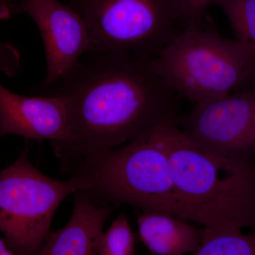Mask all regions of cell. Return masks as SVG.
<instances>
[{
	"instance_id": "6da1fadb",
	"label": "cell",
	"mask_w": 255,
	"mask_h": 255,
	"mask_svg": "<svg viewBox=\"0 0 255 255\" xmlns=\"http://www.w3.org/2000/svg\"><path fill=\"white\" fill-rule=\"evenodd\" d=\"M90 55L53 86L38 91L59 97L66 107L65 135L51 142L63 173L89 156L179 117L180 97L154 72L150 58L127 52Z\"/></svg>"
},
{
	"instance_id": "7a4b0ae2",
	"label": "cell",
	"mask_w": 255,
	"mask_h": 255,
	"mask_svg": "<svg viewBox=\"0 0 255 255\" xmlns=\"http://www.w3.org/2000/svg\"><path fill=\"white\" fill-rule=\"evenodd\" d=\"M164 121L159 136L168 156L182 219L204 226L255 231V162L223 158Z\"/></svg>"
},
{
	"instance_id": "3957f363",
	"label": "cell",
	"mask_w": 255,
	"mask_h": 255,
	"mask_svg": "<svg viewBox=\"0 0 255 255\" xmlns=\"http://www.w3.org/2000/svg\"><path fill=\"white\" fill-rule=\"evenodd\" d=\"M161 123L80 161L69 173L78 189L101 206L117 209L127 204L141 212H163L182 219L168 156L159 136Z\"/></svg>"
},
{
	"instance_id": "277c9868",
	"label": "cell",
	"mask_w": 255,
	"mask_h": 255,
	"mask_svg": "<svg viewBox=\"0 0 255 255\" xmlns=\"http://www.w3.org/2000/svg\"><path fill=\"white\" fill-rule=\"evenodd\" d=\"M150 61L171 90L194 105L255 80L254 65L241 45L202 24L179 30Z\"/></svg>"
},
{
	"instance_id": "5b68a950",
	"label": "cell",
	"mask_w": 255,
	"mask_h": 255,
	"mask_svg": "<svg viewBox=\"0 0 255 255\" xmlns=\"http://www.w3.org/2000/svg\"><path fill=\"white\" fill-rule=\"evenodd\" d=\"M86 21L87 53L127 52L152 58L177 33L179 0H69Z\"/></svg>"
},
{
	"instance_id": "8992f818",
	"label": "cell",
	"mask_w": 255,
	"mask_h": 255,
	"mask_svg": "<svg viewBox=\"0 0 255 255\" xmlns=\"http://www.w3.org/2000/svg\"><path fill=\"white\" fill-rule=\"evenodd\" d=\"M78 189L73 177L58 180L40 172L27 149L0 172V231L16 255H38L58 206Z\"/></svg>"
},
{
	"instance_id": "52a82bcc",
	"label": "cell",
	"mask_w": 255,
	"mask_h": 255,
	"mask_svg": "<svg viewBox=\"0 0 255 255\" xmlns=\"http://www.w3.org/2000/svg\"><path fill=\"white\" fill-rule=\"evenodd\" d=\"M222 97L194 105L179 116L178 125L188 139L223 158L255 159V80Z\"/></svg>"
},
{
	"instance_id": "ba28073f",
	"label": "cell",
	"mask_w": 255,
	"mask_h": 255,
	"mask_svg": "<svg viewBox=\"0 0 255 255\" xmlns=\"http://www.w3.org/2000/svg\"><path fill=\"white\" fill-rule=\"evenodd\" d=\"M10 13L28 15L41 32L46 58V75L38 91L55 85L87 53L90 33L86 21L70 5L58 0H19Z\"/></svg>"
},
{
	"instance_id": "9c48e42d",
	"label": "cell",
	"mask_w": 255,
	"mask_h": 255,
	"mask_svg": "<svg viewBox=\"0 0 255 255\" xmlns=\"http://www.w3.org/2000/svg\"><path fill=\"white\" fill-rule=\"evenodd\" d=\"M65 102L53 96L26 97L0 83V137L16 135L41 142L63 138L66 131Z\"/></svg>"
},
{
	"instance_id": "30bf717a",
	"label": "cell",
	"mask_w": 255,
	"mask_h": 255,
	"mask_svg": "<svg viewBox=\"0 0 255 255\" xmlns=\"http://www.w3.org/2000/svg\"><path fill=\"white\" fill-rule=\"evenodd\" d=\"M73 195L70 221L61 229L50 231L38 255H98L104 226L116 209L100 205L80 189Z\"/></svg>"
},
{
	"instance_id": "8fae6325",
	"label": "cell",
	"mask_w": 255,
	"mask_h": 255,
	"mask_svg": "<svg viewBox=\"0 0 255 255\" xmlns=\"http://www.w3.org/2000/svg\"><path fill=\"white\" fill-rule=\"evenodd\" d=\"M137 226L140 240L152 255L194 254L200 245L201 230L166 213L141 212Z\"/></svg>"
},
{
	"instance_id": "7c38bea8",
	"label": "cell",
	"mask_w": 255,
	"mask_h": 255,
	"mask_svg": "<svg viewBox=\"0 0 255 255\" xmlns=\"http://www.w3.org/2000/svg\"><path fill=\"white\" fill-rule=\"evenodd\" d=\"M195 255H255V231L243 233L240 228L204 226Z\"/></svg>"
},
{
	"instance_id": "4fadbf2b",
	"label": "cell",
	"mask_w": 255,
	"mask_h": 255,
	"mask_svg": "<svg viewBox=\"0 0 255 255\" xmlns=\"http://www.w3.org/2000/svg\"><path fill=\"white\" fill-rule=\"evenodd\" d=\"M255 68V0H216Z\"/></svg>"
},
{
	"instance_id": "5bb4252c",
	"label": "cell",
	"mask_w": 255,
	"mask_h": 255,
	"mask_svg": "<svg viewBox=\"0 0 255 255\" xmlns=\"http://www.w3.org/2000/svg\"><path fill=\"white\" fill-rule=\"evenodd\" d=\"M135 238L127 215L122 214L103 233L98 255H132L135 254Z\"/></svg>"
},
{
	"instance_id": "9a60e30c",
	"label": "cell",
	"mask_w": 255,
	"mask_h": 255,
	"mask_svg": "<svg viewBox=\"0 0 255 255\" xmlns=\"http://www.w3.org/2000/svg\"><path fill=\"white\" fill-rule=\"evenodd\" d=\"M216 0H179L182 23L184 26L202 24L206 10Z\"/></svg>"
},
{
	"instance_id": "2e32d148",
	"label": "cell",
	"mask_w": 255,
	"mask_h": 255,
	"mask_svg": "<svg viewBox=\"0 0 255 255\" xmlns=\"http://www.w3.org/2000/svg\"><path fill=\"white\" fill-rule=\"evenodd\" d=\"M21 68L20 54L17 50L6 43L0 44V70L8 76H16Z\"/></svg>"
},
{
	"instance_id": "e0dca14e",
	"label": "cell",
	"mask_w": 255,
	"mask_h": 255,
	"mask_svg": "<svg viewBox=\"0 0 255 255\" xmlns=\"http://www.w3.org/2000/svg\"><path fill=\"white\" fill-rule=\"evenodd\" d=\"M14 0H0V19L9 17L11 13L9 6Z\"/></svg>"
},
{
	"instance_id": "ac0fdd59",
	"label": "cell",
	"mask_w": 255,
	"mask_h": 255,
	"mask_svg": "<svg viewBox=\"0 0 255 255\" xmlns=\"http://www.w3.org/2000/svg\"><path fill=\"white\" fill-rule=\"evenodd\" d=\"M0 255H16V253L8 246L5 239H2L1 238H0Z\"/></svg>"
}]
</instances>
